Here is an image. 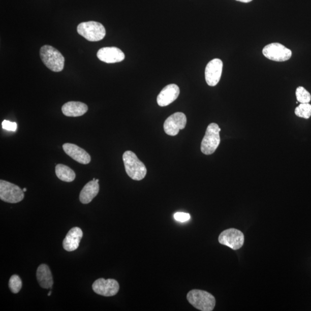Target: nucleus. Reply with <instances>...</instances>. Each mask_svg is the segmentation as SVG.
I'll return each mask as SVG.
<instances>
[{
	"mask_svg": "<svg viewBox=\"0 0 311 311\" xmlns=\"http://www.w3.org/2000/svg\"><path fill=\"white\" fill-rule=\"evenodd\" d=\"M123 161L125 170L130 178L135 180H141L145 178L146 168L135 153L126 151L123 154Z\"/></svg>",
	"mask_w": 311,
	"mask_h": 311,
	"instance_id": "nucleus-1",
	"label": "nucleus"
},
{
	"mask_svg": "<svg viewBox=\"0 0 311 311\" xmlns=\"http://www.w3.org/2000/svg\"><path fill=\"white\" fill-rule=\"evenodd\" d=\"M40 56L42 62L47 68L54 72H61L64 68L65 58L60 52L49 45L41 47Z\"/></svg>",
	"mask_w": 311,
	"mask_h": 311,
	"instance_id": "nucleus-2",
	"label": "nucleus"
},
{
	"mask_svg": "<svg viewBox=\"0 0 311 311\" xmlns=\"http://www.w3.org/2000/svg\"><path fill=\"white\" fill-rule=\"evenodd\" d=\"M187 299L194 307L201 311H211L215 307V297L205 291L193 289L188 293Z\"/></svg>",
	"mask_w": 311,
	"mask_h": 311,
	"instance_id": "nucleus-3",
	"label": "nucleus"
},
{
	"mask_svg": "<svg viewBox=\"0 0 311 311\" xmlns=\"http://www.w3.org/2000/svg\"><path fill=\"white\" fill-rule=\"evenodd\" d=\"M77 33L85 40L90 42H98L106 36L105 27L97 21H90L81 23L77 26Z\"/></svg>",
	"mask_w": 311,
	"mask_h": 311,
	"instance_id": "nucleus-4",
	"label": "nucleus"
},
{
	"mask_svg": "<svg viewBox=\"0 0 311 311\" xmlns=\"http://www.w3.org/2000/svg\"><path fill=\"white\" fill-rule=\"evenodd\" d=\"M220 131L221 129L215 123H211L207 127L201 142V150L203 153L211 154L217 149L220 143Z\"/></svg>",
	"mask_w": 311,
	"mask_h": 311,
	"instance_id": "nucleus-5",
	"label": "nucleus"
},
{
	"mask_svg": "<svg viewBox=\"0 0 311 311\" xmlns=\"http://www.w3.org/2000/svg\"><path fill=\"white\" fill-rule=\"evenodd\" d=\"M24 197V192L19 186L7 181L0 180V199L2 201L16 204L22 201Z\"/></svg>",
	"mask_w": 311,
	"mask_h": 311,
	"instance_id": "nucleus-6",
	"label": "nucleus"
},
{
	"mask_svg": "<svg viewBox=\"0 0 311 311\" xmlns=\"http://www.w3.org/2000/svg\"><path fill=\"white\" fill-rule=\"evenodd\" d=\"M219 241L221 244L228 246L233 250H237L243 245L244 236L243 232L236 229H228L220 233Z\"/></svg>",
	"mask_w": 311,
	"mask_h": 311,
	"instance_id": "nucleus-7",
	"label": "nucleus"
},
{
	"mask_svg": "<svg viewBox=\"0 0 311 311\" xmlns=\"http://www.w3.org/2000/svg\"><path fill=\"white\" fill-rule=\"evenodd\" d=\"M262 52L267 58L276 62L286 61L292 57V51L278 43L266 46Z\"/></svg>",
	"mask_w": 311,
	"mask_h": 311,
	"instance_id": "nucleus-8",
	"label": "nucleus"
},
{
	"mask_svg": "<svg viewBox=\"0 0 311 311\" xmlns=\"http://www.w3.org/2000/svg\"><path fill=\"white\" fill-rule=\"evenodd\" d=\"M93 291L98 295L105 297L114 296L119 290L118 282L114 279L99 278L92 285Z\"/></svg>",
	"mask_w": 311,
	"mask_h": 311,
	"instance_id": "nucleus-9",
	"label": "nucleus"
},
{
	"mask_svg": "<svg viewBox=\"0 0 311 311\" xmlns=\"http://www.w3.org/2000/svg\"><path fill=\"white\" fill-rule=\"evenodd\" d=\"M187 118L182 112H176L168 117L164 123V131L168 135L175 136L178 135L180 130L185 127Z\"/></svg>",
	"mask_w": 311,
	"mask_h": 311,
	"instance_id": "nucleus-10",
	"label": "nucleus"
},
{
	"mask_svg": "<svg viewBox=\"0 0 311 311\" xmlns=\"http://www.w3.org/2000/svg\"><path fill=\"white\" fill-rule=\"evenodd\" d=\"M223 63L221 59L215 58L207 64L205 69V80L207 84L214 86L221 79Z\"/></svg>",
	"mask_w": 311,
	"mask_h": 311,
	"instance_id": "nucleus-11",
	"label": "nucleus"
},
{
	"mask_svg": "<svg viewBox=\"0 0 311 311\" xmlns=\"http://www.w3.org/2000/svg\"><path fill=\"white\" fill-rule=\"evenodd\" d=\"M97 57L101 61L113 64L122 61L125 55L122 51L116 47H106L99 50Z\"/></svg>",
	"mask_w": 311,
	"mask_h": 311,
	"instance_id": "nucleus-12",
	"label": "nucleus"
},
{
	"mask_svg": "<svg viewBox=\"0 0 311 311\" xmlns=\"http://www.w3.org/2000/svg\"><path fill=\"white\" fill-rule=\"evenodd\" d=\"M179 94L180 89L178 85L174 84L167 85L158 95V105L161 107L170 105L178 98Z\"/></svg>",
	"mask_w": 311,
	"mask_h": 311,
	"instance_id": "nucleus-13",
	"label": "nucleus"
},
{
	"mask_svg": "<svg viewBox=\"0 0 311 311\" xmlns=\"http://www.w3.org/2000/svg\"><path fill=\"white\" fill-rule=\"evenodd\" d=\"M65 152L75 161L82 164H88L91 161L90 155L86 151L75 144L66 143L63 145Z\"/></svg>",
	"mask_w": 311,
	"mask_h": 311,
	"instance_id": "nucleus-14",
	"label": "nucleus"
},
{
	"mask_svg": "<svg viewBox=\"0 0 311 311\" xmlns=\"http://www.w3.org/2000/svg\"><path fill=\"white\" fill-rule=\"evenodd\" d=\"M83 233L81 229L74 227L68 232L66 238L63 241V247L67 252H73L79 247Z\"/></svg>",
	"mask_w": 311,
	"mask_h": 311,
	"instance_id": "nucleus-15",
	"label": "nucleus"
},
{
	"mask_svg": "<svg viewBox=\"0 0 311 311\" xmlns=\"http://www.w3.org/2000/svg\"><path fill=\"white\" fill-rule=\"evenodd\" d=\"M87 105L80 102H69L62 107L63 114L70 117H77L83 115L87 112Z\"/></svg>",
	"mask_w": 311,
	"mask_h": 311,
	"instance_id": "nucleus-16",
	"label": "nucleus"
},
{
	"mask_svg": "<svg viewBox=\"0 0 311 311\" xmlns=\"http://www.w3.org/2000/svg\"><path fill=\"white\" fill-rule=\"evenodd\" d=\"M99 185L96 181H89L82 189L80 194V201L83 204H88L98 195Z\"/></svg>",
	"mask_w": 311,
	"mask_h": 311,
	"instance_id": "nucleus-17",
	"label": "nucleus"
},
{
	"mask_svg": "<svg viewBox=\"0 0 311 311\" xmlns=\"http://www.w3.org/2000/svg\"><path fill=\"white\" fill-rule=\"evenodd\" d=\"M37 278L39 284L44 289H51L53 285V276L48 266L42 264L38 267Z\"/></svg>",
	"mask_w": 311,
	"mask_h": 311,
	"instance_id": "nucleus-18",
	"label": "nucleus"
},
{
	"mask_svg": "<svg viewBox=\"0 0 311 311\" xmlns=\"http://www.w3.org/2000/svg\"><path fill=\"white\" fill-rule=\"evenodd\" d=\"M55 174L58 178L66 182H72L76 178V174L71 168L59 164L55 167Z\"/></svg>",
	"mask_w": 311,
	"mask_h": 311,
	"instance_id": "nucleus-19",
	"label": "nucleus"
},
{
	"mask_svg": "<svg viewBox=\"0 0 311 311\" xmlns=\"http://www.w3.org/2000/svg\"><path fill=\"white\" fill-rule=\"evenodd\" d=\"M295 112L299 117L309 119L311 116V105L309 103H301L296 108Z\"/></svg>",
	"mask_w": 311,
	"mask_h": 311,
	"instance_id": "nucleus-20",
	"label": "nucleus"
},
{
	"mask_svg": "<svg viewBox=\"0 0 311 311\" xmlns=\"http://www.w3.org/2000/svg\"><path fill=\"white\" fill-rule=\"evenodd\" d=\"M9 288L13 293H17L20 292L22 288V282L19 276L17 275H13L9 281Z\"/></svg>",
	"mask_w": 311,
	"mask_h": 311,
	"instance_id": "nucleus-21",
	"label": "nucleus"
},
{
	"mask_svg": "<svg viewBox=\"0 0 311 311\" xmlns=\"http://www.w3.org/2000/svg\"><path fill=\"white\" fill-rule=\"evenodd\" d=\"M296 98L300 103H309L310 101V94L302 86H299L296 91Z\"/></svg>",
	"mask_w": 311,
	"mask_h": 311,
	"instance_id": "nucleus-22",
	"label": "nucleus"
},
{
	"mask_svg": "<svg viewBox=\"0 0 311 311\" xmlns=\"http://www.w3.org/2000/svg\"><path fill=\"white\" fill-rule=\"evenodd\" d=\"M2 127L8 131H16L17 125L16 122H12L7 120H4L2 122Z\"/></svg>",
	"mask_w": 311,
	"mask_h": 311,
	"instance_id": "nucleus-23",
	"label": "nucleus"
},
{
	"mask_svg": "<svg viewBox=\"0 0 311 311\" xmlns=\"http://www.w3.org/2000/svg\"><path fill=\"white\" fill-rule=\"evenodd\" d=\"M174 217L176 221L184 223L189 221L190 219V215L184 212H177L174 214Z\"/></svg>",
	"mask_w": 311,
	"mask_h": 311,
	"instance_id": "nucleus-24",
	"label": "nucleus"
},
{
	"mask_svg": "<svg viewBox=\"0 0 311 311\" xmlns=\"http://www.w3.org/2000/svg\"><path fill=\"white\" fill-rule=\"evenodd\" d=\"M236 1H238L240 2H242V3H249L252 1V0H236Z\"/></svg>",
	"mask_w": 311,
	"mask_h": 311,
	"instance_id": "nucleus-25",
	"label": "nucleus"
},
{
	"mask_svg": "<svg viewBox=\"0 0 311 311\" xmlns=\"http://www.w3.org/2000/svg\"><path fill=\"white\" fill-rule=\"evenodd\" d=\"M23 192H24V193H25V192H27V189H26V188H24V189H23Z\"/></svg>",
	"mask_w": 311,
	"mask_h": 311,
	"instance_id": "nucleus-26",
	"label": "nucleus"
},
{
	"mask_svg": "<svg viewBox=\"0 0 311 311\" xmlns=\"http://www.w3.org/2000/svg\"><path fill=\"white\" fill-rule=\"evenodd\" d=\"M51 291H50L49 292V293H48V295H47V296H51Z\"/></svg>",
	"mask_w": 311,
	"mask_h": 311,
	"instance_id": "nucleus-27",
	"label": "nucleus"
},
{
	"mask_svg": "<svg viewBox=\"0 0 311 311\" xmlns=\"http://www.w3.org/2000/svg\"><path fill=\"white\" fill-rule=\"evenodd\" d=\"M95 181H97V182H99V179H96V180H95Z\"/></svg>",
	"mask_w": 311,
	"mask_h": 311,
	"instance_id": "nucleus-28",
	"label": "nucleus"
},
{
	"mask_svg": "<svg viewBox=\"0 0 311 311\" xmlns=\"http://www.w3.org/2000/svg\"><path fill=\"white\" fill-rule=\"evenodd\" d=\"M93 180L95 181L96 180V179H95V178L93 179Z\"/></svg>",
	"mask_w": 311,
	"mask_h": 311,
	"instance_id": "nucleus-29",
	"label": "nucleus"
}]
</instances>
